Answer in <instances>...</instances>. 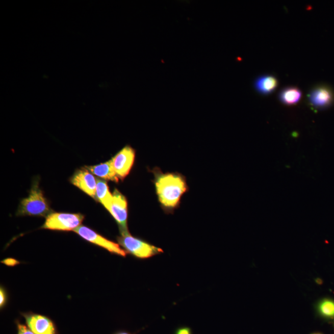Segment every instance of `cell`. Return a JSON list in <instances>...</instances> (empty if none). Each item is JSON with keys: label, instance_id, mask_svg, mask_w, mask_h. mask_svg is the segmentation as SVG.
<instances>
[{"label": "cell", "instance_id": "1", "mask_svg": "<svg viewBox=\"0 0 334 334\" xmlns=\"http://www.w3.org/2000/svg\"><path fill=\"white\" fill-rule=\"evenodd\" d=\"M152 171L160 204L165 213H173L179 207L183 195L187 192V179L178 173H164L158 168Z\"/></svg>", "mask_w": 334, "mask_h": 334}, {"label": "cell", "instance_id": "2", "mask_svg": "<svg viewBox=\"0 0 334 334\" xmlns=\"http://www.w3.org/2000/svg\"><path fill=\"white\" fill-rule=\"evenodd\" d=\"M52 213L47 200L39 188V182H34L28 197L21 200L17 216L47 217Z\"/></svg>", "mask_w": 334, "mask_h": 334}, {"label": "cell", "instance_id": "3", "mask_svg": "<svg viewBox=\"0 0 334 334\" xmlns=\"http://www.w3.org/2000/svg\"><path fill=\"white\" fill-rule=\"evenodd\" d=\"M117 240L119 245L123 247L127 253L132 254L139 259H149L163 252L162 249L140 238L132 236L130 232L121 235L117 238Z\"/></svg>", "mask_w": 334, "mask_h": 334}, {"label": "cell", "instance_id": "4", "mask_svg": "<svg viewBox=\"0 0 334 334\" xmlns=\"http://www.w3.org/2000/svg\"><path fill=\"white\" fill-rule=\"evenodd\" d=\"M84 216L81 214L52 213L46 217L42 228L59 231H71L79 227Z\"/></svg>", "mask_w": 334, "mask_h": 334}, {"label": "cell", "instance_id": "5", "mask_svg": "<svg viewBox=\"0 0 334 334\" xmlns=\"http://www.w3.org/2000/svg\"><path fill=\"white\" fill-rule=\"evenodd\" d=\"M74 232L84 240L107 249L112 254L121 255L122 257H125L127 254L124 249L120 248L119 244L107 239L87 226L81 225L75 229Z\"/></svg>", "mask_w": 334, "mask_h": 334}, {"label": "cell", "instance_id": "6", "mask_svg": "<svg viewBox=\"0 0 334 334\" xmlns=\"http://www.w3.org/2000/svg\"><path fill=\"white\" fill-rule=\"evenodd\" d=\"M108 211L117 222L121 235L129 233L127 200L117 189L113 191L112 203Z\"/></svg>", "mask_w": 334, "mask_h": 334}, {"label": "cell", "instance_id": "7", "mask_svg": "<svg viewBox=\"0 0 334 334\" xmlns=\"http://www.w3.org/2000/svg\"><path fill=\"white\" fill-rule=\"evenodd\" d=\"M136 158V151L126 146L112 159L113 168L119 179H124L132 170Z\"/></svg>", "mask_w": 334, "mask_h": 334}, {"label": "cell", "instance_id": "8", "mask_svg": "<svg viewBox=\"0 0 334 334\" xmlns=\"http://www.w3.org/2000/svg\"><path fill=\"white\" fill-rule=\"evenodd\" d=\"M309 100L314 108L326 109L334 102V92L330 87L321 84L312 89L309 93Z\"/></svg>", "mask_w": 334, "mask_h": 334}, {"label": "cell", "instance_id": "9", "mask_svg": "<svg viewBox=\"0 0 334 334\" xmlns=\"http://www.w3.org/2000/svg\"><path fill=\"white\" fill-rule=\"evenodd\" d=\"M71 182L83 192L95 199L97 179L85 168L78 170L72 177Z\"/></svg>", "mask_w": 334, "mask_h": 334}, {"label": "cell", "instance_id": "10", "mask_svg": "<svg viewBox=\"0 0 334 334\" xmlns=\"http://www.w3.org/2000/svg\"><path fill=\"white\" fill-rule=\"evenodd\" d=\"M26 322L30 329L35 334H55L53 322L45 316L30 315L25 316Z\"/></svg>", "mask_w": 334, "mask_h": 334}, {"label": "cell", "instance_id": "11", "mask_svg": "<svg viewBox=\"0 0 334 334\" xmlns=\"http://www.w3.org/2000/svg\"><path fill=\"white\" fill-rule=\"evenodd\" d=\"M91 172L93 175L100 177L106 180L118 183L119 179L116 175L114 168H113L112 159L110 161L105 162L94 166H88L84 167Z\"/></svg>", "mask_w": 334, "mask_h": 334}, {"label": "cell", "instance_id": "12", "mask_svg": "<svg viewBox=\"0 0 334 334\" xmlns=\"http://www.w3.org/2000/svg\"><path fill=\"white\" fill-rule=\"evenodd\" d=\"M278 86V80L272 75H263L254 81V86L258 92L264 95L271 94Z\"/></svg>", "mask_w": 334, "mask_h": 334}, {"label": "cell", "instance_id": "13", "mask_svg": "<svg viewBox=\"0 0 334 334\" xmlns=\"http://www.w3.org/2000/svg\"><path fill=\"white\" fill-rule=\"evenodd\" d=\"M112 198L113 193L110 192L107 183L105 180L97 178L95 199L100 202L108 211L110 204H111Z\"/></svg>", "mask_w": 334, "mask_h": 334}, {"label": "cell", "instance_id": "14", "mask_svg": "<svg viewBox=\"0 0 334 334\" xmlns=\"http://www.w3.org/2000/svg\"><path fill=\"white\" fill-rule=\"evenodd\" d=\"M301 91L296 87H287L280 92L278 98L281 101L287 106H292L300 101Z\"/></svg>", "mask_w": 334, "mask_h": 334}, {"label": "cell", "instance_id": "15", "mask_svg": "<svg viewBox=\"0 0 334 334\" xmlns=\"http://www.w3.org/2000/svg\"><path fill=\"white\" fill-rule=\"evenodd\" d=\"M317 311L322 318L333 319L334 318V300L330 298L322 299L317 304Z\"/></svg>", "mask_w": 334, "mask_h": 334}, {"label": "cell", "instance_id": "16", "mask_svg": "<svg viewBox=\"0 0 334 334\" xmlns=\"http://www.w3.org/2000/svg\"><path fill=\"white\" fill-rule=\"evenodd\" d=\"M18 334H35L30 328L25 327L24 325L18 324Z\"/></svg>", "mask_w": 334, "mask_h": 334}, {"label": "cell", "instance_id": "17", "mask_svg": "<svg viewBox=\"0 0 334 334\" xmlns=\"http://www.w3.org/2000/svg\"><path fill=\"white\" fill-rule=\"evenodd\" d=\"M175 334H193L192 330L188 327H182L177 329Z\"/></svg>", "mask_w": 334, "mask_h": 334}, {"label": "cell", "instance_id": "18", "mask_svg": "<svg viewBox=\"0 0 334 334\" xmlns=\"http://www.w3.org/2000/svg\"><path fill=\"white\" fill-rule=\"evenodd\" d=\"M2 263L9 266H14L17 265V264H19L18 261L13 259V258H8V259L3 261Z\"/></svg>", "mask_w": 334, "mask_h": 334}, {"label": "cell", "instance_id": "19", "mask_svg": "<svg viewBox=\"0 0 334 334\" xmlns=\"http://www.w3.org/2000/svg\"><path fill=\"white\" fill-rule=\"evenodd\" d=\"M0 305L2 307L5 303L6 302V295L4 290L1 289V291H0Z\"/></svg>", "mask_w": 334, "mask_h": 334}, {"label": "cell", "instance_id": "20", "mask_svg": "<svg viewBox=\"0 0 334 334\" xmlns=\"http://www.w3.org/2000/svg\"><path fill=\"white\" fill-rule=\"evenodd\" d=\"M117 334H130V333L126 332H120V333H118Z\"/></svg>", "mask_w": 334, "mask_h": 334}, {"label": "cell", "instance_id": "21", "mask_svg": "<svg viewBox=\"0 0 334 334\" xmlns=\"http://www.w3.org/2000/svg\"><path fill=\"white\" fill-rule=\"evenodd\" d=\"M312 334H322L321 333H312Z\"/></svg>", "mask_w": 334, "mask_h": 334}]
</instances>
